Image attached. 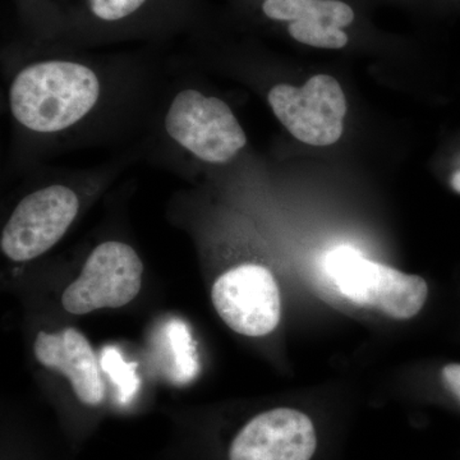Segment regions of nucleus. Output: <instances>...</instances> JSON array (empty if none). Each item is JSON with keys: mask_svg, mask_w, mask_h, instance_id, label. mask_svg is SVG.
Returning <instances> with one entry per match:
<instances>
[{"mask_svg": "<svg viewBox=\"0 0 460 460\" xmlns=\"http://www.w3.org/2000/svg\"><path fill=\"white\" fill-rule=\"evenodd\" d=\"M450 184H452L453 190H456V192L460 193V169L454 172Z\"/></svg>", "mask_w": 460, "mask_h": 460, "instance_id": "15", "label": "nucleus"}, {"mask_svg": "<svg viewBox=\"0 0 460 460\" xmlns=\"http://www.w3.org/2000/svg\"><path fill=\"white\" fill-rule=\"evenodd\" d=\"M328 269L341 295L354 304L377 308L393 319H411L428 299V284L419 275L370 261L352 247L332 251Z\"/></svg>", "mask_w": 460, "mask_h": 460, "instance_id": "2", "label": "nucleus"}, {"mask_svg": "<svg viewBox=\"0 0 460 460\" xmlns=\"http://www.w3.org/2000/svg\"><path fill=\"white\" fill-rule=\"evenodd\" d=\"M142 274L144 263L131 246L104 242L90 253L80 277L66 288L63 307L74 314L123 307L140 293Z\"/></svg>", "mask_w": 460, "mask_h": 460, "instance_id": "5", "label": "nucleus"}, {"mask_svg": "<svg viewBox=\"0 0 460 460\" xmlns=\"http://www.w3.org/2000/svg\"><path fill=\"white\" fill-rule=\"evenodd\" d=\"M172 350L175 353V363L181 368L184 377H190L196 371V358L190 354L193 348L190 347V335L186 326L181 321H174L171 325Z\"/></svg>", "mask_w": 460, "mask_h": 460, "instance_id": "12", "label": "nucleus"}, {"mask_svg": "<svg viewBox=\"0 0 460 460\" xmlns=\"http://www.w3.org/2000/svg\"><path fill=\"white\" fill-rule=\"evenodd\" d=\"M443 378L445 385L449 387L450 392L460 401V365L452 363L445 366L443 370Z\"/></svg>", "mask_w": 460, "mask_h": 460, "instance_id": "14", "label": "nucleus"}, {"mask_svg": "<svg viewBox=\"0 0 460 460\" xmlns=\"http://www.w3.org/2000/svg\"><path fill=\"white\" fill-rule=\"evenodd\" d=\"M211 301L220 319L233 332L246 337H263L280 321L279 287L265 266L244 263L215 280Z\"/></svg>", "mask_w": 460, "mask_h": 460, "instance_id": "7", "label": "nucleus"}, {"mask_svg": "<svg viewBox=\"0 0 460 460\" xmlns=\"http://www.w3.org/2000/svg\"><path fill=\"white\" fill-rule=\"evenodd\" d=\"M268 100L275 117L304 144L329 146L343 135L347 100L334 77L317 75L302 87L277 84Z\"/></svg>", "mask_w": 460, "mask_h": 460, "instance_id": "4", "label": "nucleus"}, {"mask_svg": "<svg viewBox=\"0 0 460 460\" xmlns=\"http://www.w3.org/2000/svg\"><path fill=\"white\" fill-rule=\"evenodd\" d=\"M80 201L62 184L44 187L26 196L3 229L0 247L12 261L25 262L56 246L75 222Z\"/></svg>", "mask_w": 460, "mask_h": 460, "instance_id": "6", "label": "nucleus"}, {"mask_svg": "<svg viewBox=\"0 0 460 460\" xmlns=\"http://www.w3.org/2000/svg\"><path fill=\"white\" fill-rule=\"evenodd\" d=\"M260 16L292 40L317 49L348 47L358 13L347 0H256Z\"/></svg>", "mask_w": 460, "mask_h": 460, "instance_id": "8", "label": "nucleus"}, {"mask_svg": "<svg viewBox=\"0 0 460 460\" xmlns=\"http://www.w3.org/2000/svg\"><path fill=\"white\" fill-rule=\"evenodd\" d=\"M99 96V78L89 66L71 60H44L16 75L9 105L17 122L26 128L54 133L84 119Z\"/></svg>", "mask_w": 460, "mask_h": 460, "instance_id": "1", "label": "nucleus"}, {"mask_svg": "<svg viewBox=\"0 0 460 460\" xmlns=\"http://www.w3.org/2000/svg\"><path fill=\"white\" fill-rule=\"evenodd\" d=\"M33 353L44 367L68 378L78 401L91 407L104 401L105 387L98 357L83 332L75 328L40 332L36 335Z\"/></svg>", "mask_w": 460, "mask_h": 460, "instance_id": "10", "label": "nucleus"}, {"mask_svg": "<svg viewBox=\"0 0 460 460\" xmlns=\"http://www.w3.org/2000/svg\"><path fill=\"white\" fill-rule=\"evenodd\" d=\"M26 7L36 16L56 17L57 16V0H23Z\"/></svg>", "mask_w": 460, "mask_h": 460, "instance_id": "13", "label": "nucleus"}, {"mask_svg": "<svg viewBox=\"0 0 460 460\" xmlns=\"http://www.w3.org/2000/svg\"><path fill=\"white\" fill-rule=\"evenodd\" d=\"M165 129L172 140L210 164H224L247 144L246 133L222 99L198 90L181 91L165 115Z\"/></svg>", "mask_w": 460, "mask_h": 460, "instance_id": "3", "label": "nucleus"}, {"mask_svg": "<svg viewBox=\"0 0 460 460\" xmlns=\"http://www.w3.org/2000/svg\"><path fill=\"white\" fill-rule=\"evenodd\" d=\"M154 0H83L84 20L102 26H118L141 16Z\"/></svg>", "mask_w": 460, "mask_h": 460, "instance_id": "11", "label": "nucleus"}, {"mask_svg": "<svg viewBox=\"0 0 460 460\" xmlns=\"http://www.w3.org/2000/svg\"><path fill=\"white\" fill-rule=\"evenodd\" d=\"M316 445L310 417L292 408H275L239 429L230 441L228 460H311Z\"/></svg>", "mask_w": 460, "mask_h": 460, "instance_id": "9", "label": "nucleus"}]
</instances>
